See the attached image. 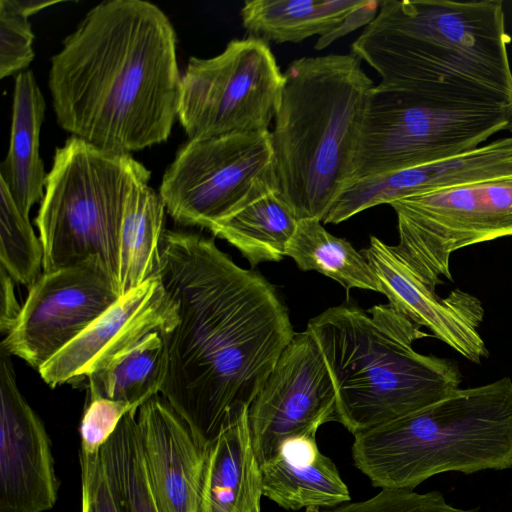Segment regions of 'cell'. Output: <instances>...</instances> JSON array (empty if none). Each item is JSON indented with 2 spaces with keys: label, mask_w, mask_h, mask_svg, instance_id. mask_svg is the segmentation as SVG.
<instances>
[{
  "label": "cell",
  "mask_w": 512,
  "mask_h": 512,
  "mask_svg": "<svg viewBox=\"0 0 512 512\" xmlns=\"http://www.w3.org/2000/svg\"><path fill=\"white\" fill-rule=\"evenodd\" d=\"M160 278L177 307L161 332V396L207 447L249 407L292 341L286 305L262 274L237 265L214 237L165 230Z\"/></svg>",
  "instance_id": "6da1fadb"
},
{
  "label": "cell",
  "mask_w": 512,
  "mask_h": 512,
  "mask_svg": "<svg viewBox=\"0 0 512 512\" xmlns=\"http://www.w3.org/2000/svg\"><path fill=\"white\" fill-rule=\"evenodd\" d=\"M176 42L167 15L148 1L93 7L51 59L48 85L59 126L120 155L166 141L181 95Z\"/></svg>",
  "instance_id": "7a4b0ae2"
},
{
  "label": "cell",
  "mask_w": 512,
  "mask_h": 512,
  "mask_svg": "<svg viewBox=\"0 0 512 512\" xmlns=\"http://www.w3.org/2000/svg\"><path fill=\"white\" fill-rule=\"evenodd\" d=\"M503 1L385 0L351 45L386 89L512 102Z\"/></svg>",
  "instance_id": "3957f363"
},
{
  "label": "cell",
  "mask_w": 512,
  "mask_h": 512,
  "mask_svg": "<svg viewBox=\"0 0 512 512\" xmlns=\"http://www.w3.org/2000/svg\"><path fill=\"white\" fill-rule=\"evenodd\" d=\"M337 395L338 422L353 435L422 410L460 388L451 360L420 354L421 327L389 304L333 306L311 318Z\"/></svg>",
  "instance_id": "277c9868"
},
{
  "label": "cell",
  "mask_w": 512,
  "mask_h": 512,
  "mask_svg": "<svg viewBox=\"0 0 512 512\" xmlns=\"http://www.w3.org/2000/svg\"><path fill=\"white\" fill-rule=\"evenodd\" d=\"M352 54L302 57L283 73L271 131L281 192L298 220L323 221L354 181L360 131L375 84Z\"/></svg>",
  "instance_id": "5b68a950"
},
{
  "label": "cell",
  "mask_w": 512,
  "mask_h": 512,
  "mask_svg": "<svg viewBox=\"0 0 512 512\" xmlns=\"http://www.w3.org/2000/svg\"><path fill=\"white\" fill-rule=\"evenodd\" d=\"M354 465L375 487L414 490L432 476L512 468V380L458 388L398 420L359 432Z\"/></svg>",
  "instance_id": "8992f818"
},
{
  "label": "cell",
  "mask_w": 512,
  "mask_h": 512,
  "mask_svg": "<svg viewBox=\"0 0 512 512\" xmlns=\"http://www.w3.org/2000/svg\"><path fill=\"white\" fill-rule=\"evenodd\" d=\"M150 171L131 155L113 154L71 136L56 149L35 225L43 272L92 262L117 284L127 196Z\"/></svg>",
  "instance_id": "52a82bcc"
},
{
  "label": "cell",
  "mask_w": 512,
  "mask_h": 512,
  "mask_svg": "<svg viewBox=\"0 0 512 512\" xmlns=\"http://www.w3.org/2000/svg\"><path fill=\"white\" fill-rule=\"evenodd\" d=\"M508 105L375 85L358 140L354 181L473 150L508 128Z\"/></svg>",
  "instance_id": "ba28073f"
},
{
  "label": "cell",
  "mask_w": 512,
  "mask_h": 512,
  "mask_svg": "<svg viewBox=\"0 0 512 512\" xmlns=\"http://www.w3.org/2000/svg\"><path fill=\"white\" fill-rule=\"evenodd\" d=\"M279 190L271 131H263L188 140L164 173L159 193L175 222L212 231Z\"/></svg>",
  "instance_id": "9c48e42d"
},
{
  "label": "cell",
  "mask_w": 512,
  "mask_h": 512,
  "mask_svg": "<svg viewBox=\"0 0 512 512\" xmlns=\"http://www.w3.org/2000/svg\"><path fill=\"white\" fill-rule=\"evenodd\" d=\"M395 252L431 290L452 280L451 254L512 236V171L392 202Z\"/></svg>",
  "instance_id": "30bf717a"
},
{
  "label": "cell",
  "mask_w": 512,
  "mask_h": 512,
  "mask_svg": "<svg viewBox=\"0 0 512 512\" xmlns=\"http://www.w3.org/2000/svg\"><path fill=\"white\" fill-rule=\"evenodd\" d=\"M283 81L267 41L233 39L214 57L189 59L178 119L189 140L270 131Z\"/></svg>",
  "instance_id": "8fae6325"
},
{
  "label": "cell",
  "mask_w": 512,
  "mask_h": 512,
  "mask_svg": "<svg viewBox=\"0 0 512 512\" xmlns=\"http://www.w3.org/2000/svg\"><path fill=\"white\" fill-rule=\"evenodd\" d=\"M338 420L336 390L321 350L309 331L295 333L248 410L260 465L285 439L316 437L320 426Z\"/></svg>",
  "instance_id": "7c38bea8"
},
{
  "label": "cell",
  "mask_w": 512,
  "mask_h": 512,
  "mask_svg": "<svg viewBox=\"0 0 512 512\" xmlns=\"http://www.w3.org/2000/svg\"><path fill=\"white\" fill-rule=\"evenodd\" d=\"M1 347L37 371L120 297L96 263L42 272Z\"/></svg>",
  "instance_id": "4fadbf2b"
},
{
  "label": "cell",
  "mask_w": 512,
  "mask_h": 512,
  "mask_svg": "<svg viewBox=\"0 0 512 512\" xmlns=\"http://www.w3.org/2000/svg\"><path fill=\"white\" fill-rule=\"evenodd\" d=\"M0 395V512L48 511L59 490L50 437L22 395L11 355L2 347Z\"/></svg>",
  "instance_id": "5bb4252c"
},
{
  "label": "cell",
  "mask_w": 512,
  "mask_h": 512,
  "mask_svg": "<svg viewBox=\"0 0 512 512\" xmlns=\"http://www.w3.org/2000/svg\"><path fill=\"white\" fill-rule=\"evenodd\" d=\"M375 276L378 292L389 305L469 361L479 364L489 356L479 328L484 309L479 298L461 289L446 297L426 286L390 246L371 236L363 250Z\"/></svg>",
  "instance_id": "9a60e30c"
},
{
  "label": "cell",
  "mask_w": 512,
  "mask_h": 512,
  "mask_svg": "<svg viewBox=\"0 0 512 512\" xmlns=\"http://www.w3.org/2000/svg\"><path fill=\"white\" fill-rule=\"evenodd\" d=\"M177 318L161 278L151 279L120 296L38 372L51 388L80 382L149 333L172 329Z\"/></svg>",
  "instance_id": "2e32d148"
},
{
  "label": "cell",
  "mask_w": 512,
  "mask_h": 512,
  "mask_svg": "<svg viewBox=\"0 0 512 512\" xmlns=\"http://www.w3.org/2000/svg\"><path fill=\"white\" fill-rule=\"evenodd\" d=\"M512 171V136L429 163L355 180L338 197L324 223L338 224L381 204Z\"/></svg>",
  "instance_id": "e0dca14e"
},
{
  "label": "cell",
  "mask_w": 512,
  "mask_h": 512,
  "mask_svg": "<svg viewBox=\"0 0 512 512\" xmlns=\"http://www.w3.org/2000/svg\"><path fill=\"white\" fill-rule=\"evenodd\" d=\"M136 421L160 512H201L206 448L162 396L156 395L142 404Z\"/></svg>",
  "instance_id": "ac0fdd59"
},
{
  "label": "cell",
  "mask_w": 512,
  "mask_h": 512,
  "mask_svg": "<svg viewBox=\"0 0 512 512\" xmlns=\"http://www.w3.org/2000/svg\"><path fill=\"white\" fill-rule=\"evenodd\" d=\"M381 1L249 0L241 9L243 26L265 41L301 42L319 35L321 50L340 37L369 24Z\"/></svg>",
  "instance_id": "d6986e66"
},
{
  "label": "cell",
  "mask_w": 512,
  "mask_h": 512,
  "mask_svg": "<svg viewBox=\"0 0 512 512\" xmlns=\"http://www.w3.org/2000/svg\"><path fill=\"white\" fill-rule=\"evenodd\" d=\"M263 496L286 510L334 508L350 501V492L334 462L318 448L316 437L285 439L261 465Z\"/></svg>",
  "instance_id": "ffe728a7"
},
{
  "label": "cell",
  "mask_w": 512,
  "mask_h": 512,
  "mask_svg": "<svg viewBox=\"0 0 512 512\" xmlns=\"http://www.w3.org/2000/svg\"><path fill=\"white\" fill-rule=\"evenodd\" d=\"M262 496L247 414L225 425L206 447L201 512H261Z\"/></svg>",
  "instance_id": "44dd1931"
},
{
  "label": "cell",
  "mask_w": 512,
  "mask_h": 512,
  "mask_svg": "<svg viewBox=\"0 0 512 512\" xmlns=\"http://www.w3.org/2000/svg\"><path fill=\"white\" fill-rule=\"evenodd\" d=\"M46 104L31 71L15 78L10 146L1 165V181L26 217L42 202L47 174L40 157V131Z\"/></svg>",
  "instance_id": "7402d4cb"
},
{
  "label": "cell",
  "mask_w": 512,
  "mask_h": 512,
  "mask_svg": "<svg viewBox=\"0 0 512 512\" xmlns=\"http://www.w3.org/2000/svg\"><path fill=\"white\" fill-rule=\"evenodd\" d=\"M151 173L138 178L125 203L119 246L120 296L159 278L166 206L149 185Z\"/></svg>",
  "instance_id": "603a6c76"
},
{
  "label": "cell",
  "mask_w": 512,
  "mask_h": 512,
  "mask_svg": "<svg viewBox=\"0 0 512 512\" xmlns=\"http://www.w3.org/2000/svg\"><path fill=\"white\" fill-rule=\"evenodd\" d=\"M166 369L162 334L160 331L149 333L87 376L88 399L122 401L138 410L160 393Z\"/></svg>",
  "instance_id": "cb8c5ba5"
},
{
  "label": "cell",
  "mask_w": 512,
  "mask_h": 512,
  "mask_svg": "<svg viewBox=\"0 0 512 512\" xmlns=\"http://www.w3.org/2000/svg\"><path fill=\"white\" fill-rule=\"evenodd\" d=\"M297 223L298 218L279 190L248 204L211 232L238 249L254 268L286 256Z\"/></svg>",
  "instance_id": "d4e9b609"
},
{
  "label": "cell",
  "mask_w": 512,
  "mask_h": 512,
  "mask_svg": "<svg viewBox=\"0 0 512 512\" xmlns=\"http://www.w3.org/2000/svg\"><path fill=\"white\" fill-rule=\"evenodd\" d=\"M286 256L303 271H316L347 291L352 288L378 292L375 276L363 254L344 238L329 233L320 220H298Z\"/></svg>",
  "instance_id": "484cf974"
},
{
  "label": "cell",
  "mask_w": 512,
  "mask_h": 512,
  "mask_svg": "<svg viewBox=\"0 0 512 512\" xmlns=\"http://www.w3.org/2000/svg\"><path fill=\"white\" fill-rule=\"evenodd\" d=\"M136 413L122 418L100 449V457L119 512H160L143 458Z\"/></svg>",
  "instance_id": "4316f807"
},
{
  "label": "cell",
  "mask_w": 512,
  "mask_h": 512,
  "mask_svg": "<svg viewBox=\"0 0 512 512\" xmlns=\"http://www.w3.org/2000/svg\"><path fill=\"white\" fill-rule=\"evenodd\" d=\"M1 267L28 289L41 275L44 251L40 237L18 209L6 185L0 181Z\"/></svg>",
  "instance_id": "83f0119b"
},
{
  "label": "cell",
  "mask_w": 512,
  "mask_h": 512,
  "mask_svg": "<svg viewBox=\"0 0 512 512\" xmlns=\"http://www.w3.org/2000/svg\"><path fill=\"white\" fill-rule=\"evenodd\" d=\"M57 1H0V78L20 73L34 59L29 16Z\"/></svg>",
  "instance_id": "f1b7e54d"
},
{
  "label": "cell",
  "mask_w": 512,
  "mask_h": 512,
  "mask_svg": "<svg viewBox=\"0 0 512 512\" xmlns=\"http://www.w3.org/2000/svg\"><path fill=\"white\" fill-rule=\"evenodd\" d=\"M322 512H477L449 504L437 492L419 493L410 489H381L363 501L346 502Z\"/></svg>",
  "instance_id": "f546056e"
},
{
  "label": "cell",
  "mask_w": 512,
  "mask_h": 512,
  "mask_svg": "<svg viewBox=\"0 0 512 512\" xmlns=\"http://www.w3.org/2000/svg\"><path fill=\"white\" fill-rule=\"evenodd\" d=\"M136 412L130 404L105 398L88 399L80 423V450L98 453L116 430L122 418Z\"/></svg>",
  "instance_id": "4dcf8cb0"
},
{
  "label": "cell",
  "mask_w": 512,
  "mask_h": 512,
  "mask_svg": "<svg viewBox=\"0 0 512 512\" xmlns=\"http://www.w3.org/2000/svg\"><path fill=\"white\" fill-rule=\"evenodd\" d=\"M81 468V512H119L108 478L105 474L100 452L79 453Z\"/></svg>",
  "instance_id": "1f68e13d"
},
{
  "label": "cell",
  "mask_w": 512,
  "mask_h": 512,
  "mask_svg": "<svg viewBox=\"0 0 512 512\" xmlns=\"http://www.w3.org/2000/svg\"><path fill=\"white\" fill-rule=\"evenodd\" d=\"M0 276V330L7 334L20 314L22 306L17 301L15 293V281L1 267Z\"/></svg>",
  "instance_id": "d6a6232c"
},
{
  "label": "cell",
  "mask_w": 512,
  "mask_h": 512,
  "mask_svg": "<svg viewBox=\"0 0 512 512\" xmlns=\"http://www.w3.org/2000/svg\"><path fill=\"white\" fill-rule=\"evenodd\" d=\"M508 114V128L509 131L512 133V102L508 105L507 109Z\"/></svg>",
  "instance_id": "836d02e7"
},
{
  "label": "cell",
  "mask_w": 512,
  "mask_h": 512,
  "mask_svg": "<svg viewBox=\"0 0 512 512\" xmlns=\"http://www.w3.org/2000/svg\"><path fill=\"white\" fill-rule=\"evenodd\" d=\"M306 512H322L319 508H307Z\"/></svg>",
  "instance_id": "e575fe53"
}]
</instances>
